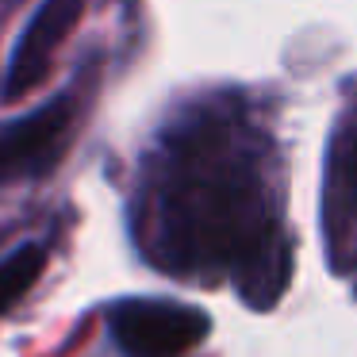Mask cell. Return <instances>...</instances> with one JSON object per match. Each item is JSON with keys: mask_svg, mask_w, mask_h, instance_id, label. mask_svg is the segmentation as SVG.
Instances as JSON below:
<instances>
[{"mask_svg": "<svg viewBox=\"0 0 357 357\" xmlns=\"http://www.w3.org/2000/svg\"><path fill=\"white\" fill-rule=\"evenodd\" d=\"M265 135L242 100H200L162 131L139 192V242L158 269L231 273L257 307L288 280V242L265 181Z\"/></svg>", "mask_w": 357, "mask_h": 357, "instance_id": "cell-1", "label": "cell"}, {"mask_svg": "<svg viewBox=\"0 0 357 357\" xmlns=\"http://www.w3.org/2000/svg\"><path fill=\"white\" fill-rule=\"evenodd\" d=\"M43 269H47V246L43 242H24L0 261V315L24 300L27 288L43 277Z\"/></svg>", "mask_w": 357, "mask_h": 357, "instance_id": "cell-5", "label": "cell"}, {"mask_svg": "<svg viewBox=\"0 0 357 357\" xmlns=\"http://www.w3.org/2000/svg\"><path fill=\"white\" fill-rule=\"evenodd\" d=\"M81 12H85V0H43L39 4V12L27 20V27L20 31L16 47L8 54V73H4V96L8 100L27 96L47 77L54 50L70 39Z\"/></svg>", "mask_w": 357, "mask_h": 357, "instance_id": "cell-4", "label": "cell"}, {"mask_svg": "<svg viewBox=\"0 0 357 357\" xmlns=\"http://www.w3.org/2000/svg\"><path fill=\"white\" fill-rule=\"evenodd\" d=\"M77 123V96L58 93L47 104L0 123V185L43 177L66 154L70 131Z\"/></svg>", "mask_w": 357, "mask_h": 357, "instance_id": "cell-3", "label": "cell"}, {"mask_svg": "<svg viewBox=\"0 0 357 357\" xmlns=\"http://www.w3.org/2000/svg\"><path fill=\"white\" fill-rule=\"evenodd\" d=\"M116 346L127 357H181L196 349L211 331V319L200 307L177 300H119L108 311Z\"/></svg>", "mask_w": 357, "mask_h": 357, "instance_id": "cell-2", "label": "cell"}, {"mask_svg": "<svg viewBox=\"0 0 357 357\" xmlns=\"http://www.w3.org/2000/svg\"><path fill=\"white\" fill-rule=\"evenodd\" d=\"M334 192L357 208V100L349 104L334 139Z\"/></svg>", "mask_w": 357, "mask_h": 357, "instance_id": "cell-6", "label": "cell"}]
</instances>
